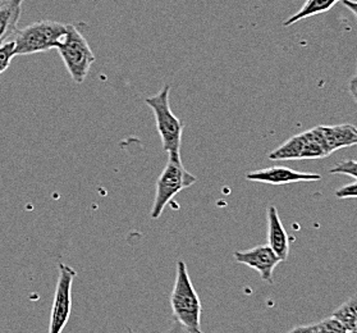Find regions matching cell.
Instances as JSON below:
<instances>
[{
    "label": "cell",
    "mask_w": 357,
    "mask_h": 333,
    "mask_svg": "<svg viewBox=\"0 0 357 333\" xmlns=\"http://www.w3.org/2000/svg\"><path fill=\"white\" fill-rule=\"evenodd\" d=\"M288 333H312V325H298Z\"/></svg>",
    "instance_id": "ffe728a7"
},
{
    "label": "cell",
    "mask_w": 357,
    "mask_h": 333,
    "mask_svg": "<svg viewBox=\"0 0 357 333\" xmlns=\"http://www.w3.org/2000/svg\"><path fill=\"white\" fill-rule=\"evenodd\" d=\"M169 302L173 317L183 330H186L187 333H202V302L183 260L177 262L176 281L169 296Z\"/></svg>",
    "instance_id": "6da1fadb"
},
{
    "label": "cell",
    "mask_w": 357,
    "mask_h": 333,
    "mask_svg": "<svg viewBox=\"0 0 357 333\" xmlns=\"http://www.w3.org/2000/svg\"><path fill=\"white\" fill-rule=\"evenodd\" d=\"M347 333H357V328H354V330H349V331H347Z\"/></svg>",
    "instance_id": "603a6c76"
},
{
    "label": "cell",
    "mask_w": 357,
    "mask_h": 333,
    "mask_svg": "<svg viewBox=\"0 0 357 333\" xmlns=\"http://www.w3.org/2000/svg\"><path fill=\"white\" fill-rule=\"evenodd\" d=\"M311 325H312V333H347L346 327L333 316Z\"/></svg>",
    "instance_id": "9a60e30c"
},
{
    "label": "cell",
    "mask_w": 357,
    "mask_h": 333,
    "mask_svg": "<svg viewBox=\"0 0 357 333\" xmlns=\"http://www.w3.org/2000/svg\"><path fill=\"white\" fill-rule=\"evenodd\" d=\"M196 181L197 179L187 171L181 158L168 156V162L156 181L155 199L150 212V217L153 219L160 218L173 198L187 187L192 186Z\"/></svg>",
    "instance_id": "5b68a950"
},
{
    "label": "cell",
    "mask_w": 357,
    "mask_h": 333,
    "mask_svg": "<svg viewBox=\"0 0 357 333\" xmlns=\"http://www.w3.org/2000/svg\"><path fill=\"white\" fill-rule=\"evenodd\" d=\"M335 196L338 199H357V179L352 184L340 187L335 191Z\"/></svg>",
    "instance_id": "ac0fdd59"
},
{
    "label": "cell",
    "mask_w": 357,
    "mask_h": 333,
    "mask_svg": "<svg viewBox=\"0 0 357 333\" xmlns=\"http://www.w3.org/2000/svg\"><path fill=\"white\" fill-rule=\"evenodd\" d=\"M233 256L237 263L248 265L260 273V277L268 283H273V272L282 262L269 245H259L255 248L234 251Z\"/></svg>",
    "instance_id": "ba28073f"
},
{
    "label": "cell",
    "mask_w": 357,
    "mask_h": 333,
    "mask_svg": "<svg viewBox=\"0 0 357 333\" xmlns=\"http://www.w3.org/2000/svg\"><path fill=\"white\" fill-rule=\"evenodd\" d=\"M268 216V245L280 256L282 262H286L289 253V239L286 228L280 221L278 210L274 205H269L266 210Z\"/></svg>",
    "instance_id": "30bf717a"
},
{
    "label": "cell",
    "mask_w": 357,
    "mask_h": 333,
    "mask_svg": "<svg viewBox=\"0 0 357 333\" xmlns=\"http://www.w3.org/2000/svg\"><path fill=\"white\" fill-rule=\"evenodd\" d=\"M341 1V0H306V3L303 4V8L300 9L296 15L289 17L283 22L284 27L292 26L297 24L300 21H303L306 18L312 16H318L321 13H326L328 10L333 8L334 6Z\"/></svg>",
    "instance_id": "4fadbf2b"
},
{
    "label": "cell",
    "mask_w": 357,
    "mask_h": 333,
    "mask_svg": "<svg viewBox=\"0 0 357 333\" xmlns=\"http://www.w3.org/2000/svg\"><path fill=\"white\" fill-rule=\"evenodd\" d=\"M329 151L320 131V127L298 133L273 150L269 159L280 161H300V159H321L329 156Z\"/></svg>",
    "instance_id": "8992f818"
},
{
    "label": "cell",
    "mask_w": 357,
    "mask_h": 333,
    "mask_svg": "<svg viewBox=\"0 0 357 333\" xmlns=\"http://www.w3.org/2000/svg\"><path fill=\"white\" fill-rule=\"evenodd\" d=\"M326 141L329 154L343 147L357 145V127L354 124H342L335 126H319Z\"/></svg>",
    "instance_id": "8fae6325"
},
{
    "label": "cell",
    "mask_w": 357,
    "mask_h": 333,
    "mask_svg": "<svg viewBox=\"0 0 357 333\" xmlns=\"http://www.w3.org/2000/svg\"><path fill=\"white\" fill-rule=\"evenodd\" d=\"M171 86L165 85L154 95L145 99V104L154 112L156 130L162 139V147L168 156L181 158V144L185 124L172 112Z\"/></svg>",
    "instance_id": "7a4b0ae2"
},
{
    "label": "cell",
    "mask_w": 357,
    "mask_h": 333,
    "mask_svg": "<svg viewBox=\"0 0 357 333\" xmlns=\"http://www.w3.org/2000/svg\"><path fill=\"white\" fill-rule=\"evenodd\" d=\"M56 50L70 78L76 84H82L89 76L93 62L96 61L93 49L84 34L76 26L67 24V32L61 44L56 47Z\"/></svg>",
    "instance_id": "277c9868"
},
{
    "label": "cell",
    "mask_w": 357,
    "mask_h": 333,
    "mask_svg": "<svg viewBox=\"0 0 357 333\" xmlns=\"http://www.w3.org/2000/svg\"></svg>",
    "instance_id": "cb8c5ba5"
},
{
    "label": "cell",
    "mask_w": 357,
    "mask_h": 333,
    "mask_svg": "<svg viewBox=\"0 0 357 333\" xmlns=\"http://www.w3.org/2000/svg\"><path fill=\"white\" fill-rule=\"evenodd\" d=\"M333 317L337 318L347 331L357 328V294L334 310Z\"/></svg>",
    "instance_id": "5bb4252c"
},
{
    "label": "cell",
    "mask_w": 357,
    "mask_h": 333,
    "mask_svg": "<svg viewBox=\"0 0 357 333\" xmlns=\"http://www.w3.org/2000/svg\"><path fill=\"white\" fill-rule=\"evenodd\" d=\"M329 173L332 175H346L349 177H354L357 179V161H346V162L338 163L337 165H334L333 168H331Z\"/></svg>",
    "instance_id": "e0dca14e"
},
{
    "label": "cell",
    "mask_w": 357,
    "mask_h": 333,
    "mask_svg": "<svg viewBox=\"0 0 357 333\" xmlns=\"http://www.w3.org/2000/svg\"><path fill=\"white\" fill-rule=\"evenodd\" d=\"M182 330H183V328H182V327H181V325H178V323H177V322H176V323H174V325H173V327H172V328H169V330H168V331H165V332H163V333H182ZM127 333H136L135 332V331H133L132 328H131V327H128V328H127Z\"/></svg>",
    "instance_id": "44dd1931"
},
{
    "label": "cell",
    "mask_w": 357,
    "mask_h": 333,
    "mask_svg": "<svg viewBox=\"0 0 357 333\" xmlns=\"http://www.w3.org/2000/svg\"><path fill=\"white\" fill-rule=\"evenodd\" d=\"M24 0H0V44L15 35Z\"/></svg>",
    "instance_id": "7c38bea8"
},
{
    "label": "cell",
    "mask_w": 357,
    "mask_h": 333,
    "mask_svg": "<svg viewBox=\"0 0 357 333\" xmlns=\"http://www.w3.org/2000/svg\"><path fill=\"white\" fill-rule=\"evenodd\" d=\"M341 1L344 7H347L357 17V1L355 0H341Z\"/></svg>",
    "instance_id": "d6986e66"
},
{
    "label": "cell",
    "mask_w": 357,
    "mask_h": 333,
    "mask_svg": "<svg viewBox=\"0 0 357 333\" xmlns=\"http://www.w3.org/2000/svg\"><path fill=\"white\" fill-rule=\"evenodd\" d=\"M67 32V24L56 21H38L15 34V54L31 55L56 49Z\"/></svg>",
    "instance_id": "3957f363"
},
{
    "label": "cell",
    "mask_w": 357,
    "mask_h": 333,
    "mask_svg": "<svg viewBox=\"0 0 357 333\" xmlns=\"http://www.w3.org/2000/svg\"><path fill=\"white\" fill-rule=\"evenodd\" d=\"M77 271L67 264H59V277L52 305L49 333H62L68 323L72 310V286Z\"/></svg>",
    "instance_id": "52a82bcc"
},
{
    "label": "cell",
    "mask_w": 357,
    "mask_h": 333,
    "mask_svg": "<svg viewBox=\"0 0 357 333\" xmlns=\"http://www.w3.org/2000/svg\"><path fill=\"white\" fill-rule=\"evenodd\" d=\"M349 93L352 95V98H354L357 103V76L349 81Z\"/></svg>",
    "instance_id": "7402d4cb"
},
{
    "label": "cell",
    "mask_w": 357,
    "mask_h": 333,
    "mask_svg": "<svg viewBox=\"0 0 357 333\" xmlns=\"http://www.w3.org/2000/svg\"><path fill=\"white\" fill-rule=\"evenodd\" d=\"M15 57V41H6L0 44V75L8 70Z\"/></svg>",
    "instance_id": "2e32d148"
},
{
    "label": "cell",
    "mask_w": 357,
    "mask_h": 333,
    "mask_svg": "<svg viewBox=\"0 0 357 333\" xmlns=\"http://www.w3.org/2000/svg\"><path fill=\"white\" fill-rule=\"evenodd\" d=\"M246 179L266 185H288L296 182L320 181L321 176L317 173L294 171L287 167H269L259 171L249 172L246 175Z\"/></svg>",
    "instance_id": "9c48e42d"
}]
</instances>
